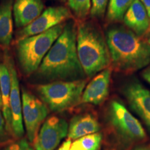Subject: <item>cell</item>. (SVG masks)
<instances>
[{
    "mask_svg": "<svg viewBox=\"0 0 150 150\" xmlns=\"http://www.w3.org/2000/svg\"><path fill=\"white\" fill-rule=\"evenodd\" d=\"M76 35L77 24L70 19L35 71L40 77L54 81L84 79L86 74L76 50Z\"/></svg>",
    "mask_w": 150,
    "mask_h": 150,
    "instance_id": "obj_1",
    "label": "cell"
},
{
    "mask_svg": "<svg viewBox=\"0 0 150 150\" xmlns=\"http://www.w3.org/2000/svg\"><path fill=\"white\" fill-rule=\"evenodd\" d=\"M106 39L115 70L131 73L150 65V45L131 30L113 27L108 30Z\"/></svg>",
    "mask_w": 150,
    "mask_h": 150,
    "instance_id": "obj_2",
    "label": "cell"
},
{
    "mask_svg": "<svg viewBox=\"0 0 150 150\" xmlns=\"http://www.w3.org/2000/svg\"><path fill=\"white\" fill-rule=\"evenodd\" d=\"M76 50L84 73L93 76L110 65L106 39L93 22H81L77 25Z\"/></svg>",
    "mask_w": 150,
    "mask_h": 150,
    "instance_id": "obj_3",
    "label": "cell"
},
{
    "mask_svg": "<svg viewBox=\"0 0 150 150\" xmlns=\"http://www.w3.org/2000/svg\"><path fill=\"white\" fill-rule=\"evenodd\" d=\"M65 22L58 24L45 32L18 40L17 56L24 74L30 75L37 70L49 50L63 32Z\"/></svg>",
    "mask_w": 150,
    "mask_h": 150,
    "instance_id": "obj_4",
    "label": "cell"
},
{
    "mask_svg": "<svg viewBox=\"0 0 150 150\" xmlns=\"http://www.w3.org/2000/svg\"><path fill=\"white\" fill-rule=\"evenodd\" d=\"M87 80L57 81L37 87L42 100L54 112H61L81 102Z\"/></svg>",
    "mask_w": 150,
    "mask_h": 150,
    "instance_id": "obj_5",
    "label": "cell"
},
{
    "mask_svg": "<svg viewBox=\"0 0 150 150\" xmlns=\"http://www.w3.org/2000/svg\"><path fill=\"white\" fill-rule=\"evenodd\" d=\"M108 119L117 134L124 140L138 142L146 138L141 124L120 101L113 100L110 102Z\"/></svg>",
    "mask_w": 150,
    "mask_h": 150,
    "instance_id": "obj_6",
    "label": "cell"
},
{
    "mask_svg": "<svg viewBox=\"0 0 150 150\" xmlns=\"http://www.w3.org/2000/svg\"><path fill=\"white\" fill-rule=\"evenodd\" d=\"M72 13L65 6L48 7L35 20L17 33L18 40L45 32L51 28L72 19Z\"/></svg>",
    "mask_w": 150,
    "mask_h": 150,
    "instance_id": "obj_7",
    "label": "cell"
},
{
    "mask_svg": "<svg viewBox=\"0 0 150 150\" xmlns=\"http://www.w3.org/2000/svg\"><path fill=\"white\" fill-rule=\"evenodd\" d=\"M48 114V108L44 103L29 92H22V117L28 140L33 142L40 125Z\"/></svg>",
    "mask_w": 150,
    "mask_h": 150,
    "instance_id": "obj_8",
    "label": "cell"
},
{
    "mask_svg": "<svg viewBox=\"0 0 150 150\" xmlns=\"http://www.w3.org/2000/svg\"><path fill=\"white\" fill-rule=\"evenodd\" d=\"M67 132L68 124L64 119L54 116L48 118L33 141L35 150H54Z\"/></svg>",
    "mask_w": 150,
    "mask_h": 150,
    "instance_id": "obj_9",
    "label": "cell"
},
{
    "mask_svg": "<svg viewBox=\"0 0 150 150\" xmlns=\"http://www.w3.org/2000/svg\"><path fill=\"white\" fill-rule=\"evenodd\" d=\"M6 63L8 66L11 79V89L10 94V108L12 118V132L16 138H21L24 135L22 106L20 99V85L18 73L15 67L13 61L10 56L6 58Z\"/></svg>",
    "mask_w": 150,
    "mask_h": 150,
    "instance_id": "obj_10",
    "label": "cell"
},
{
    "mask_svg": "<svg viewBox=\"0 0 150 150\" xmlns=\"http://www.w3.org/2000/svg\"><path fill=\"white\" fill-rule=\"evenodd\" d=\"M123 93L131 109L140 116L150 131V91L134 81L125 86Z\"/></svg>",
    "mask_w": 150,
    "mask_h": 150,
    "instance_id": "obj_11",
    "label": "cell"
},
{
    "mask_svg": "<svg viewBox=\"0 0 150 150\" xmlns=\"http://www.w3.org/2000/svg\"><path fill=\"white\" fill-rule=\"evenodd\" d=\"M111 76V69L106 68L95 76L86 86L81 102L99 105L107 98Z\"/></svg>",
    "mask_w": 150,
    "mask_h": 150,
    "instance_id": "obj_12",
    "label": "cell"
},
{
    "mask_svg": "<svg viewBox=\"0 0 150 150\" xmlns=\"http://www.w3.org/2000/svg\"><path fill=\"white\" fill-rule=\"evenodd\" d=\"M42 0H14L13 13L17 28H23L31 23L43 12Z\"/></svg>",
    "mask_w": 150,
    "mask_h": 150,
    "instance_id": "obj_13",
    "label": "cell"
},
{
    "mask_svg": "<svg viewBox=\"0 0 150 150\" xmlns=\"http://www.w3.org/2000/svg\"><path fill=\"white\" fill-rule=\"evenodd\" d=\"M124 23L138 36L150 29V19L140 0H134L123 18Z\"/></svg>",
    "mask_w": 150,
    "mask_h": 150,
    "instance_id": "obj_14",
    "label": "cell"
},
{
    "mask_svg": "<svg viewBox=\"0 0 150 150\" xmlns=\"http://www.w3.org/2000/svg\"><path fill=\"white\" fill-rule=\"evenodd\" d=\"M100 129L98 121L95 116L90 113L74 116L68 126L67 138L76 140L87 135L95 134Z\"/></svg>",
    "mask_w": 150,
    "mask_h": 150,
    "instance_id": "obj_15",
    "label": "cell"
},
{
    "mask_svg": "<svg viewBox=\"0 0 150 150\" xmlns=\"http://www.w3.org/2000/svg\"><path fill=\"white\" fill-rule=\"evenodd\" d=\"M14 0H0V45H10L13 33V6Z\"/></svg>",
    "mask_w": 150,
    "mask_h": 150,
    "instance_id": "obj_16",
    "label": "cell"
},
{
    "mask_svg": "<svg viewBox=\"0 0 150 150\" xmlns=\"http://www.w3.org/2000/svg\"><path fill=\"white\" fill-rule=\"evenodd\" d=\"M11 79L6 63H0V90L2 99V113L6 121V126L9 133L12 132V118L10 108V94Z\"/></svg>",
    "mask_w": 150,
    "mask_h": 150,
    "instance_id": "obj_17",
    "label": "cell"
},
{
    "mask_svg": "<svg viewBox=\"0 0 150 150\" xmlns=\"http://www.w3.org/2000/svg\"><path fill=\"white\" fill-rule=\"evenodd\" d=\"M134 0H109L107 18L110 22L121 21Z\"/></svg>",
    "mask_w": 150,
    "mask_h": 150,
    "instance_id": "obj_18",
    "label": "cell"
},
{
    "mask_svg": "<svg viewBox=\"0 0 150 150\" xmlns=\"http://www.w3.org/2000/svg\"><path fill=\"white\" fill-rule=\"evenodd\" d=\"M102 140L99 133L87 135L75 140L69 150H99Z\"/></svg>",
    "mask_w": 150,
    "mask_h": 150,
    "instance_id": "obj_19",
    "label": "cell"
},
{
    "mask_svg": "<svg viewBox=\"0 0 150 150\" xmlns=\"http://www.w3.org/2000/svg\"><path fill=\"white\" fill-rule=\"evenodd\" d=\"M67 4L79 20H84L91 13V0H67Z\"/></svg>",
    "mask_w": 150,
    "mask_h": 150,
    "instance_id": "obj_20",
    "label": "cell"
},
{
    "mask_svg": "<svg viewBox=\"0 0 150 150\" xmlns=\"http://www.w3.org/2000/svg\"><path fill=\"white\" fill-rule=\"evenodd\" d=\"M108 0H91L90 15L93 18H102L104 16Z\"/></svg>",
    "mask_w": 150,
    "mask_h": 150,
    "instance_id": "obj_21",
    "label": "cell"
},
{
    "mask_svg": "<svg viewBox=\"0 0 150 150\" xmlns=\"http://www.w3.org/2000/svg\"><path fill=\"white\" fill-rule=\"evenodd\" d=\"M8 134L10 133L7 130L5 119L0 109V144L4 143L9 139Z\"/></svg>",
    "mask_w": 150,
    "mask_h": 150,
    "instance_id": "obj_22",
    "label": "cell"
},
{
    "mask_svg": "<svg viewBox=\"0 0 150 150\" xmlns=\"http://www.w3.org/2000/svg\"><path fill=\"white\" fill-rule=\"evenodd\" d=\"M4 150H34L29 145L27 140H20L8 145Z\"/></svg>",
    "mask_w": 150,
    "mask_h": 150,
    "instance_id": "obj_23",
    "label": "cell"
},
{
    "mask_svg": "<svg viewBox=\"0 0 150 150\" xmlns=\"http://www.w3.org/2000/svg\"><path fill=\"white\" fill-rule=\"evenodd\" d=\"M71 144H72V141H71V140L68 139L66 140V141L63 142L61 147H60L57 150H69L70 149Z\"/></svg>",
    "mask_w": 150,
    "mask_h": 150,
    "instance_id": "obj_24",
    "label": "cell"
},
{
    "mask_svg": "<svg viewBox=\"0 0 150 150\" xmlns=\"http://www.w3.org/2000/svg\"><path fill=\"white\" fill-rule=\"evenodd\" d=\"M142 76L150 84V66L142 72Z\"/></svg>",
    "mask_w": 150,
    "mask_h": 150,
    "instance_id": "obj_25",
    "label": "cell"
},
{
    "mask_svg": "<svg viewBox=\"0 0 150 150\" xmlns=\"http://www.w3.org/2000/svg\"><path fill=\"white\" fill-rule=\"evenodd\" d=\"M142 4L144 5L145 8L147 10V12L150 19V0H140Z\"/></svg>",
    "mask_w": 150,
    "mask_h": 150,
    "instance_id": "obj_26",
    "label": "cell"
},
{
    "mask_svg": "<svg viewBox=\"0 0 150 150\" xmlns=\"http://www.w3.org/2000/svg\"><path fill=\"white\" fill-rule=\"evenodd\" d=\"M2 108V99H1V90H0V109Z\"/></svg>",
    "mask_w": 150,
    "mask_h": 150,
    "instance_id": "obj_27",
    "label": "cell"
},
{
    "mask_svg": "<svg viewBox=\"0 0 150 150\" xmlns=\"http://www.w3.org/2000/svg\"><path fill=\"white\" fill-rule=\"evenodd\" d=\"M134 150H150V149H149V148H137Z\"/></svg>",
    "mask_w": 150,
    "mask_h": 150,
    "instance_id": "obj_28",
    "label": "cell"
},
{
    "mask_svg": "<svg viewBox=\"0 0 150 150\" xmlns=\"http://www.w3.org/2000/svg\"><path fill=\"white\" fill-rule=\"evenodd\" d=\"M147 42H148V44H149L150 45V35H149V38H148V40H147Z\"/></svg>",
    "mask_w": 150,
    "mask_h": 150,
    "instance_id": "obj_29",
    "label": "cell"
},
{
    "mask_svg": "<svg viewBox=\"0 0 150 150\" xmlns=\"http://www.w3.org/2000/svg\"><path fill=\"white\" fill-rule=\"evenodd\" d=\"M55 1H62V2H64V1H66V0H55Z\"/></svg>",
    "mask_w": 150,
    "mask_h": 150,
    "instance_id": "obj_30",
    "label": "cell"
}]
</instances>
